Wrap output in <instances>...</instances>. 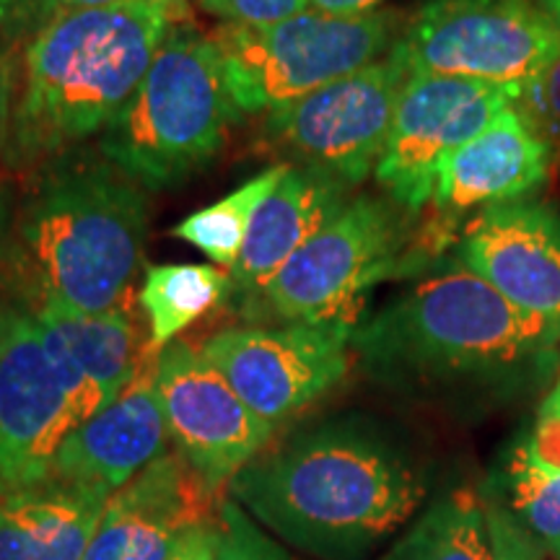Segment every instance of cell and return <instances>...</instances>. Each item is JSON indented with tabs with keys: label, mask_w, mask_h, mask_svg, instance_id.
Segmentation results:
<instances>
[{
	"label": "cell",
	"mask_w": 560,
	"mask_h": 560,
	"mask_svg": "<svg viewBox=\"0 0 560 560\" xmlns=\"http://www.w3.org/2000/svg\"><path fill=\"white\" fill-rule=\"evenodd\" d=\"M560 322L522 312L459 260L355 325L366 374L410 400L495 408L540 389L560 366Z\"/></svg>",
	"instance_id": "1"
},
{
	"label": "cell",
	"mask_w": 560,
	"mask_h": 560,
	"mask_svg": "<svg viewBox=\"0 0 560 560\" xmlns=\"http://www.w3.org/2000/svg\"><path fill=\"white\" fill-rule=\"evenodd\" d=\"M226 493L285 548L366 560L410 527L429 480L387 429L348 416L270 441Z\"/></svg>",
	"instance_id": "2"
},
{
	"label": "cell",
	"mask_w": 560,
	"mask_h": 560,
	"mask_svg": "<svg viewBox=\"0 0 560 560\" xmlns=\"http://www.w3.org/2000/svg\"><path fill=\"white\" fill-rule=\"evenodd\" d=\"M182 19L185 0H120L62 11L42 24L21 58L13 156L52 161L102 136Z\"/></svg>",
	"instance_id": "3"
},
{
	"label": "cell",
	"mask_w": 560,
	"mask_h": 560,
	"mask_svg": "<svg viewBox=\"0 0 560 560\" xmlns=\"http://www.w3.org/2000/svg\"><path fill=\"white\" fill-rule=\"evenodd\" d=\"M145 192L102 151L47 161L16 226L39 304L89 314L120 304L149 242Z\"/></svg>",
	"instance_id": "4"
},
{
	"label": "cell",
	"mask_w": 560,
	"mask_h": 560,
	"mask_svg": "<svg viewBox=\"0 0 560 560\" xmlns=\"http://www.w3.org/2000/svg\"><path fill=\"white\" fill-rule=\"evenodd\" d=\"M236 117L213 37L179 21L100 151L149 192L172 190L215 159Z\"/></svg>",
	"instance_id": "5"
},
{
	"label": "cell",
	"mask_w": 560,
	"mask_h": 560,
	"mask_svg": "<svg viewBox=\"0 0 560 560\" xmlns=\"http://www.w3.org/2000/svg\"><path fill=\"white\" fill-rule=\"evenodd\" d=\"M397 16L369 11L327 16L304 11L276 24H223L213 32L223 81L240 115L270 112L359 73L395 47Z\"/></svg>",
	"instance_id": "6"
},
{
	"label": "cell",
	"mask_w": 560,
	"mask_h": 560,
	"mask_svg": "<svg viewBox=\"0 0 560 560\" xmlns=\"http://www.w3.org/2000/svg\"><path fill=\"white\" fill-rule=\"evenodd\" d=\"M408 210L395 200H348L268 289L240 304L252 319L355 322V304L371 285L395 276L405 260Z\"/></svg>",
	"instance_id": "7"
},
{
	"label": "cell",
	"mask_w": 560,
	"mask_h": 560,
	"mask_svg": "<svg viewBox=\"0 0 560 560\" xmlns=\"http://www.w3.org/2000/svg\"><path fill=\"white\" fill-rule=\"evenodd\" d=\"M395 50L410 73L490 83L522 102L560 58V30L535 0H425Z\"/></svg>",
	"instance_id": "8"
},
{
	"label": "cell",
	"mask_w": 560,
	"mask_h": 560,
	"mask_svg": "<svg viewBox=\"0 0 560 560\" xmlns=\"http://www.w3.org/2000/svg\"><path fill=\"white\" fill-rule=\"evenodd\" d=\"M408 79L392 47L359 73L265 112L262 140L283 164L322 170L353 190L380 164Z\"/></svg>",
	"instance_id": "9"
},
{
	"label": "cell",
	"mask_w": 560,
	"mask_h": 560,
	"mask_svg": "<svg viewBox=\"0 0 560 560\" xmlns=\"http://www.w3.org/2000/svg\"><path fill=\"white\" fill-rule=\"evenodd\" d=\"M353 330L355 322L231 327L202 342L200 353L257 418L278 429L346 376Z\"/></svg>",
	"instance_id": "10"
},
{
	"label": "cell",
	"mask_w": 560,
	"mask_h": 560,
	"mask_svg": "<svg viewBox=\"0 0 560 560\" xmlns=\"http://www.w3.org/2000/svg\"><path fill=\"white\" fill-rule=\"evenodd\" d=\"M79 412L32 312L0 304V499L45 482Z\"/></svg>",
	"instance_id": "11"
},
{
	"label": "cell",
	"mask_w": 560,
	"mask_h": 560,
	"mask_svg": "<svg viewBox=\"0 0 560 560\" xmlns=\"http://www.w3.org/2000/svg\"><path fill=\"white\" fill-rule=\"evenodd\" d=\"M514 94L490 83L439 73H410L374 177L389 200L418 213L433 200L441 161L486 130Z\"/></svg>",
	"instance_id": "12"
},
{
	"label": "cell",
	"mask_w": 560,
	"mask_h": 560,
	"mask_svg": "<svg viewBox=\"0 0 560 560\" xmlns=\"http://www.w3.org/2000/svg\"><path fill=\"white\" fill-rule=\"evenodd\" d=\"M156 389L174 452L215 493L229 488L276 436V429L247 408L221 371L182 340L159 350Z\"/></svg>",
	"instance_id": "13"
},
{
	"label": "cell",
	"mask_w": 560,
	"mask_h": 560,
	"mask_svg": "<svg viewBox=\"0 0 560 560\" xmlns=\"http://www.w3.org/2000/svg\"><path fill=\"white\" fill-rule=\"evenodd\" d=\"M219 511V493L166 452L109 495L83 560H174Z\"/></svg>",
	"instance_id": "14"
},
{
	"label": "cell",
	"mask_w": 560,
	"mask_h": 560,
	"mask_svg": "<svg viewBox=\"0 0 560 560\" xmlns=\"http://www.w3.org/2000/svg\"><path fill=\"white\" fill-rule=\"evenodd\" d=\"M459 262L522 312L560 322V219L537 202L490 206L467 229Z\"/></svg>",
	"instance_id": "15"
},
{
	"label": "cell",
	"mask_w": 560,
	"mask_h": 560,
	"mask_svg": "<svg viewBox=\"0 0 560 560\" xmlns=\"http://www.w3.org/2000/svg\"><path fill=\"white\" fill-rule=\"evenodd\" d=\"M156 355L140 363L136 380L115 402L68 433L50 478L112 495L166 454L170 433L156 389Z\"/></svg>",
	"instance_id": "16"
},
{
	"label": "cell",
	"mask_w": 560,
	"mask_h": 560,
	"mask_svg": "<svg viewBox=\"0 0 560 560\" xmlns=\"http://www.w3.org/2000/svg\"><path fill=\"white\" fill-rule=\"evenodd\" d=\"M550 143L514 107L441 161L433 202L446 213L522 200L550 172Z\"/></svg>",
	"instance_id": "17"
},
{
	"label": "cell",
	"mask_w": 560,
	"mask_h": 560,
	"mask_svg": "<svg viewBox=\"0 0 560 560\" xmlns=\"http://www.w3.org/2000/svg\"><path fill=\"white\" fill-rule=\"evenodd\" d=\"M350 187L312 166H291L257 210L240 260L229 270L236 301L255 299L348 202Z\"/></svg>",
	"instance_id": "18"
},
{
	"label": "cell",
	"mask_w": 560,
	"mask_h": 560,
	"mask_svg": "<svg viewBox=\"0 0 560 560\" xmlns=\"http://www.w3.org/2000/svg\"><path fill=\"white\" fill-rule=\"evenodd\" d=\"M109 495L47 478L0 499V560H83Z\"/></svg>",
	"instance_id": "19"
},
{
	"label": "cell",
	"mask_w": 560,
	"mask_h": 560,
	"mask_svg": "<svg viewBox=\"0 0 560 560\" xmlns=\"http://www.w3.org/2000/svg\"><path fill=\"white\" fill-rule=\"evenodd\" d=\"M520 522L545 552L560 556V416H540L503 454L482 490Z\"/></svg>",
	"instance_id": "20"
},
{
	"label": "cell",
	"mask_w": 560,
	"mask_h": 560,
	"mask_svg": "<svg viewBox=\"0 0 560 560\" xmlns=\"http://www.w3.org/2000/svg\"><path fill=\"white\" fill-rule=\"evenodd\" d=\"M47 346L60 350L83 371V376L115 402L140 369L136 322L120 306L107 312H75L39 304L32 312Z\"/></svg>",
	"instance_id": "21"
},
{
	"label": "cell",
	"mask_w": 560,
	"mask_h": 560,
	"mask_svg": "<svg viewBox=\"0 0 560 560\" xmlns=\"http://www.w3.org/2000/svg\"><path fill=\"white\" fill-rule=\"evenodd\" d=\"M384 560H493L486 501L457 488L423 509Z\"/></svg>",
	"instance_id": "22"
},
{
	"label": "cell",
	"mask_w": 560,
	"mask_h": 560,
	"mask_svg": "<svg viewBox=\"0 0 560 560\" xmlns=\"http://www.w3.org/2000/svg\"><path fill=\"white\" fill-rule=\"evenodd\" d=\"M229 291V272L215 265H153L140 289V306L151 327L149 346L159 353L192 322L215 310Z\"/></svg>",
	"instance_id": "23"
},
{
	"label": "cell",
	"mask_w": 560,
	"mask_h": 560,
	"mask_svg": "<svg viewBox=\"0 0 560 560\" xmlns=\"http://www.w3.org/2000/svg\"><path fill=\"white\" fill-rule=\"evenodd\" d=\"M285 172H289V164H276L270 170L255 174L242 187H236L234 192H229L226 198L215 200L213 206L182 219L172 229V234L198 247L215 268L229 272L240 260L257 210L280 185Z\"/></svg>",
	"instance_id": "24"
},
{
	"label": "cell",
	"mask_w": 560,
	"mask_h": 560,
	"mask_svg": "<svg viewBox=\"0 0 560 560\" xmlns=\"http://www.w3.org/2000/svg\"><path fill=\"white\" fill-rule=\"evenodd\" d=\"M215 560H301L268 535L247 511L234 501H221L215 527Z\"/></svg>",
	"instance_id": "25"
},
{
	"label": "cell",
	"mask_w": 560,
	"mask_h": 560,
	"mask_svg": "<svg viewBox=\"0 0 560 560\" xmlns=\"http://www.w3.org/2000/svg\"><path fill=\"white\" fill-rule=\"evenodd\" d=\"M195 3L210 16L242 26L276 24L310 11V0H195Z\"/></svg>",
	"instance_id": "26"
},
{
	"label": "cell",
	"mask_w": 560,
	"mask_h": 560,
	"mask_svg": "<svg viewBox=\"0 0 560 560\" xmlns=\"http://www.w3.org/2000/svg\"><path fill=\"white\" fill-rule=\"evenodd\" d=\"M480 495L482 501H486L490 552H493V560H542L545 550L520 527V522H516L499 501L488 499L486 493Z\"/></svg>",
	"instance_id": "27"
},
{
	"label": "cell",
	"mask_w": 560,
	"mask_h": 560,
	"mask_svg": "<svg viewBox=\"0 0 560 560\" xmlns=\"http://www.w3.org/2000/svg\"><path fill=\"white\" fill-rule=\"evenodd\" d=\"M522 102L527 104L529 112L535 117H529L532 122H540L542 128L550 132H560V58L552 62L548 73L532 86L527 94L522 96Z\"/></svg>",
	"instance_id": "28"
},
{
	"label": "cell",
	"mask_w": 560,
	"mask_h": 560,
	"mask_svg": "<svg viewBox=\"0 0 560 560\" xmlns=\"http://www.w3.org/2000/svg\"><path fill=\"white\" fill-rule=\"evenodd\" d=\"M26 3H30V21H32V34H34L42 24H47V21H50L52 16H58V13H62V11L120 3V0H26Z\"/></svg>",
	"instance_id": "29"
},
{
	"label": "cell",
	"mask_w": 560,
	"mask_h": 560,
	"mask_svg": "<svg viewBox=\"0 0 560 560\" xmlns=\"http://www.w3.org/2000/svg\"><path fill=\"white\" fill-rule=\"evenodd\" d=\"M13 68L9 55L0 50V151L9 145L11 120H13Z\"/></svg>",
	"instance_id": "30"
},
{
	"label": "cell",
	"mask_w": 560,
	"mask_h": 560,
	"mask_svg": "<svg viewBox=\"0 0 560 560\" xmlns=\"http://www.w3.org/2000/svg\"><path fill=\"white\" fill-rule=\"evenodd\" d=\"M382 0H310V11L327 13V16H361L376 11Z\"/></svg>",
	"instance_id": "31"
},
{
	"label": "cell",
	"mask_w": 560,
	"mask_h": 560,
	"mask_svg": "<svg viewBox=\"0 0 560 560\" xmlns=\"http://www.w3.org/2000/svg\"><path fill=\"white\" fill-rule=\"evenodd\" d=\"M215 527H219V522L200 529L174 560H215Z\"/></svg>",
	"instance_id": "32"
},
{
	"label": "cell",
	"mask_w": 560,
	"mask_h": 560,
	"mask_svg": "<svg viewBox=\"0 0 560 560\" xmlns=\"http://www.w3.org/2000/svg\"><path fill=\"white\" fill-rule=\"evenodd\" d=\"M0 30L32 32L30 3L26 0H0Z\"/></svg>",
	"instance_id": "33"
},
{
	"label": "cell",
	"mask_w": 560,
	"mask_h": 560,
	"mask_svg": "<svg viewBox=\"0 0 560 560\" xmlns=\"http://www.w3.org/2000/svg\"><path fill=\"white\" fill-rule=\"evenodd\" d=\"M11 206H9V192H5L3 179H0V257L5 255V247H9L11 236Z\"/></svg>",
	"instance_id": "34"
},
{
	"label": "cell",
	"mask_w": 560,
	"mask_h": 560,
	"mask_svg": "<svg viewBox=\"0 0 560 560\" xmlns=\"http://www.w3.org/2000/svg\"><path fill=\"white\" fill-rule=\"evenodd\" d=\"M540 412H542V416H560V369H558L556 387H552L550 395L542 400Z\"/></svg>",
	"instance_id": "35"
},
{
	"label": "cell",
	"mask_w": 560,
	"mask_h": 560,
	"mask_svg": "<svg viewBox=\"0 0 560 560\" xmlns=\"http://www.w3.org/2000/svg\"><path fill=\"white\" fill-rule=\"evenodd\" d=\"M537 3H540V9L548 13V16L552 19V24L560 30V0H537Z\"/></svg>",
	"instance_id": "36"
}]
</instances>
